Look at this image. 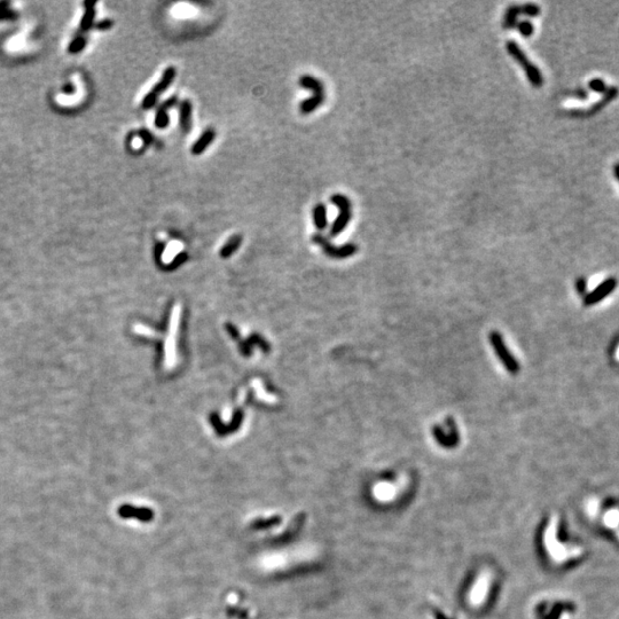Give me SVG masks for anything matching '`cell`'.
Masks as SVG:
<instances>
[{"mask_svg":"<svg viewBox=\"0 0 619 619\" xmlns=\"http://www.w3.org/2000/svg\"><path fill=\"white\" fill-rule=\"evenodd\" d=\"M111 25H113V22H111L110 20H106V21L101 22V23H99L98 27L101 30H106V29H109Z\"/></svg>","mask_w":619,"mask_h":619,"instance_id":"cell-23","label":"cell"},{"mask_svg":"<svg viewBox=\"0 0 619 619\" xmlns=\"http://www.w3.org/2000/svg\"><path fill=\"white\" fill-rule=\"evenodd\" d=\"M298 84H300L301 87L311 89L313 92L311 98L305 99L300 104V111L302 114H311L316 108L321 106L324 101V87L322 81H320L318 78L310 76V75H304L300 78Z\"/></svg>","mask_w":619,"mask_h":619,"instance_id":"cell-2","label":"cell"},{"mask_svg":"<svg viewBox=\"0 0 619 619\" xmlns=\"http://www.w3.org/2000/svg\"><path fill=\"white\" fill-rule=\"evenodd\" d=\"M178 103V98L177 96H171L167 100H165L163 103H161L157 108V111H156L155 115V125L156 128L158 129H166L167 126L170 124V116H169V109L173 108L174 106H177Z\"/></svg>","mask_w":619,"mask_h":619,"instance_id":"cell-11","label":"cell"},{"mask_svg":"<svg viewBox=\"0 0 619 619\" xmlns=\"http://www.w3.org/2000/svg\"><path fill=\"white\" fill-rule=\"evenodd\" d=\"M192 110L193 106L189 100L181 101L179 107V123L184 133H188L192 129Z\"/></svg>","mask_w":619,"mask_h":619,"instance_id":"cell-13","label":"cell"},{"mask_svg":"<svg viewBox=\"0 0 619 619\" xmlns=\"http://www.w3.org/2000/svg\"><path fill=\"white\" fill-rule=\"evenodd\" d=\"M588 87H590L592 91H594L596 93H602V94H606L608 89H609V87L607 86L605 81H603L602 79H600V78H594V79H592L590 83H588Z\"/></svg>","mask_w":619,"mask_h":619,"instance_id":"cell-20","label":"cell"},{"mask_svg":"<svg viewBox=\"0 0 619 619\" xmlns=\"http://www.w3.org/2000/svg\"><path fill=\"white\" fill-rule=\"evenodd\" d=\"M313 241L315 242L316 244H319L320 247L323 249V251L327 253L328 256L331 257V258H348V257L353 256L354 253L358 251V247L356 244L353 243H348L342 245V247H335L331 243H329V241L327 240L326 237L322 235H319V234H315L313 236Z\"/></svg>","mask_w":619,"mask_h":619,"instance_id":"cell-7","label":"cell"},{"mask_svg":"<svg viewBox=\"0 0 619 619\" xmlns=\"http://www.w3.org/2000/svg\"><path fill=\"white\" fill-rule=\"evenodd\" d=\"M176 73H177L176 68L172 66L167 67V68L164 70L161 79H159L158 83L156 84L155 86L149 91L148 94L144 98L143 103H141V108H143V109L145 110L152 109V108H154L156 104H157L159 95L170 87V85L172 84L174 78H176Z\"/></svg>","mask_w":619,"mask_h":619,"instance_id":"cell-6","label":"cell"},{"mask_svg":"<svg viewBox=\"0 0 619 619\" xmlns=\"http://www.w3.org/2000/svg\"><path fill=\"white\" fill-rule=\"evenodd\" d=\"M506 50L509 53L510 57L515 60L518 65L524 69L529 83H530L532 86L536 88L542 87L543 84V77H542V72L538 69V67L533 65L530 60L528 59L527 54H525L524 51L520 47V45H518L515 40H508L506 44Z\"/></svg>","mask_w":619,"mask_h":619,"instance_id":"cell-1","label":"cell"},{"mask_svg":"<svg viewBox=\"0 0 619 619\" xmlns=\"http://www.w3.org/2000/svg\"><path fill=\"white\" fill-rule=\"evenodd\" d=\"M446 427H447V431H449L447 434L441 426L432 427V434H434V437L436 438L437 443L441 444L442 446H445V447L456 446L459 443V439H460V435H459L457 424L456 422H454V420L452 419V417H447L446 419Z\"/></svg>","mask_w":619,"mask_h":619,"instance_id":"cell-8","label":"cell"},{"mask_svg":"<svg viewBox=\"0 0 619 619\" xmlns=\"http://www.w3.org/2000/svg\"><path fill=\"white\" fill-rule=\"evenodd\" d=\"M138 134H139V136H140L141 140L144 141V144L147 145V146H148V145H151L153 143V140H154V138H153V134L149 132L147 129L139 130V132H138Z\"/></svg>","mask_w":619,"mask_h":619,"instance_id":"cell-22","label":"cell"},{"mask_svg":"<svg viewBox=\"0 0 619 619\" xmlns=\"http://www.w3.org/2000/svg\"><path fill=\"white\" fill-rule=\"evenodd\" d=\"M490 343L493 348L495 354L498 356V359L500 360V363L503 365V367L507 369V372H509L510 374H517L520 372V364L516 360V358L510 353L508 346L503 341V337L501 336V334H499L498 331H492L490 334Z\"/></svg>","mask_w":619,"mask_h":619,"instance_id":"cell-5","label":"cell"},{"mask_svg":"<svg viewBox=\"0 0 619 619\" xmlns=\"http://www.w3.org/2000/svg\"><path fill=\"white\" fill-rule=\"evenodd\" d=\"M241 242H242L241 236L235 235V236L231 237L230 240L226 242V244L222 248V250H221L222 257H224V258H227V257H230L233 252H235L238 249V247L241 245Z\"/></svg>","mask_w":619,"mask_h":619,"instance_id":"cell-17","label":"cell"},{"mask_svg":"<svg viewBox=\"0 0 619 619\" xmlns=\"http://www.w3.org/2000/svg\"><path fill=\"white\" fill-rule=\"evenodd\" d=\"M516 29L518 30V32H520L522 36L525 37V38L532 36L533 32H535V27H533L532 22H530L529 20H523L521 22H517Z\"/></svg>","mask_w":619,"mask_h":619,"instance_id":"cell-18","label":"cell"},{"mask_svg":"<svg viewBox=\"0 0 619 619\" xmlns=\"http://www.w3.org/2000/svg\"><path fill=\"white\" fill-rule=\"evenodd\" d=\"M398 488L391 484H381L373 490V495L380 502H390L396 500L398 497Z\"/></svg>","mask_w":619,"mask_h":619,"instance_id":"cell-12","label":"cell"},{"mask_svg":"<svg viewBox=\"0 0 619 619\" xmlns=\"http://www.w3.org/2000/svg\"><path fill=\"white\" fill-rule=\"evenodd\" d=\"M614 174H615V177L617 178V180L619 181V163L614 166Z\"/></svg>","mask_w":619,"mask_h":619,"instance_id":"cell-24","label":"cell"},{"mask_svg":"<svg viewBox=\"0 0 619 619\" xmlns=\"http://www.w3.org/2000/svg\"><path fill=\"white\" fill-rule=\"evenodd\" d=\"M313 219H314V225L316 229L322 231L326 229L328 221H327V208L324 204L319 203L316 204L313 209Z\"/></svg>","mask_w":619,"mask_h":619,"instance_id":"cell-16","label":"cell"},{"mask_svg":"<svg viewBox=\"0 0 619 619\" xmlns=\"http://www.w3.org/2000/svg\"><path fill=\"white\" fill-rule=\"evenodd\" d=\"M216 138V131L214 129H207L201 136L197 138V140L192 145L191 152L194 155H200L206 151L210 144L214 143Z\"/></svg>","mask_w":619,"mask_h":619,"instance_id":"cell-14","label":"cell"},{"mask_svg":"<svg viewBox=\"0 0 619 619\" xmlns=\"http://www.w3.org/2000/svg\"><path fill=\"white\" fill-rule=\"evenodd\" d=\"M617 287V280L614 278H609L607 279L606 281H603L601 285H600L598 288H595L591 294L585 297L584 303L585 305H593L595 303H598L603 298L607 297L609 294L613 292V290Z\"/></svg>","mask_w":619,"mask_h":619,"instance_id":"cell-9","label":"cell"},{"mask_svg":"<svg viewBox=\"0 0 619 619\" xmlns=\"http://www.w3.org/2000/svg\"><path fill=\"white\" fill-rule=\"evenodd\" d=\"M280 521H281V518L279 516L271 517V518H268V520H258L253 523L252 527L255 529H266V528L272 527V525L279 524L280 523Z\"/></svg>","mask_w":619,"mask_h":619,"instance_id":"cell-21","label":"cell"},{"mask_svg":"<svg viewBox=\"0 0 619 619\" xmlns=\"http://www.w3.org/2000/svg\"><path fill=\"white\" fill-rule=\"evenodd\" d=\"M521 14V6L518 5H510L506 9V13L503 15L502 20V28L506 30L516 29L517 25V17Z\"/></svg>","mask_w":619,"mask_h":619,"instance_id":"cell-15","label":"cell"},{"mask_svg":"<svg viewBox=\"0 0 619 619\" xmlns=\"http://www.w3.org/2000/svg\"><path fill=\"white\" fill-rule=\"evenodd\" d=\"M118 515L123 518H136L141 522H149L154 518L152 509L145 507H133L131 505H123L118 508Z\"/></svg>","mask_w":619,"mask_h":619,"instance_id":"cell-10","label":"cell"},{"mask_svg":"<svg viewBox=\"0 0 619 619\" xmlns=\"http://www.w3.org/2000/svg\"><path fill=\"white\" fill-rule=\"evenodd\" d=\"M331 203L338 208V215L330 227V236H337L341 234L345 227L349 225L352 218V206L351 201L348 196L343 194H334L330 197Z\"/></svg>","mask_w":619,"mask_h":619,"instance_id":"cell-3","label":"cell"},{"mask_svg":"<svg viewBox=\"0 0 619 619\" xmlns=\"http://www.w3.org/2000/svg\"><path fill=\"white\" fill-rule=\"evenodd\" d=\"M492 573L488 570H483L476 577L475 581L471 585L470 591L468 593V602L471 607L478 608L487 600L488 593L491 590Z\"/></svg>","mask_w":619,"mask_h":619,"instance_id":"cell-4","label":"cell"},{"mask_svg":"<svg viewBox=\"0 0 619 619\" xmlns=\"http://www.w3.org/2000/svg\"><path fill=\"white\" fill-rule=\"evenodd\" d=\"M521 14H523L528 17H536L540 14V8L536 3L528 2L521 6Z\"/></svg>","mask_w":619,"mask_h":619,"instance_id":"cell-19","label":"cell"}]
</instances>
